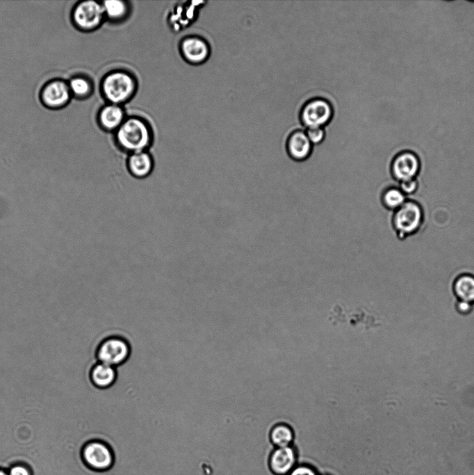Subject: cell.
I'll return each instance as SVG.
<instances>
[{
	"label": "cell",
	"mask_w": 474,
	"mask_h": 475,
	"mask_svg": "<svg viewBox=\"0 0 474 475\" xmlns=\"http://www.w3.org/2000/svg\"><path fill=\"white\" fill-rule=\"evenodd\" d=\"M117 145L123 150L131 153L147 151L152 140L151 129L141 118L131 117L125 119L115 131Z\"/></svg>",
	"instance_id": "6da1fadb"
},
{
	"label": "cell",
	"mask_w": 474,
	"mask_h": 475,
	"mask_svg": "<svg viewBox=\"0 0 474 475\" xmlns=\"http://www.w3.org/2000/svg\"><path fill=\"white\" fill-rule=\"evenodd\" d=\"M101 91L109 104L121 106L135 94L136 81L129 73L115 70L107 74L101 81Z\"/></svg>",
	"instance_id": "7a4b0ae2"
},
{
	"label": "cell",
	"mask_w": 474,
	"mask_h": 475,
	"mask_svg": "<svg viewBox=\"0 0 474 475\" xmlns=\"http://www.w3.org/2000/svg\"><path fill=\"white\" fill-rule=\"evenodd\" d=\"M82 459L92 470L106 472L110 469L115 460L111 446L104 440L93 439L88 441L81 451Z\"/></svg>",
	"instance_id": "3957f363"
},
{
	"label": "cell",
	"mask_w": 474,
	"mask_h": 475,
	"mask_svg": "<svg viewBox=\"0 0 474 475\" xmlns=\"http://www.w3.org/2000/svg\"><path fill=\"white\" fill-rule=\"evenodd\" d=\"M423 216L420 206L414 201H406L396 209L393 218V225L399 237L404 239L416 232L422 224Z\"/></svg>",
	"instance_id": "277c9868"
},
{
	"label": "cell",
	"mask_w": 474,
	"mask_h": 475,
	"mask_svg": "<svg viewBox=\"0 0 474 475\" xmlns=\"http://www.w3.org/2000/svg\"><path fill=\"white\" fill-rule=\"evenodd\" d=\"M333 115V108L330 102L322 97H313L302 106L300 111V120L307 128L322 127L330 121Z\"/></svg>",
	"instance_id": "5b68a950"
},
{
	"label": "cell",
	"mask_w": 474,
	"mask_h": 475,
	"mask_svg": "<svg viewBox=\"0 0 474 475\" xmlns=\"http://www.w3.org/2000/svg\"><path fill=\"white\" fill-rule=\"evenodd\" d=\"M130 355V346L124 339L112 337L104 339L99 345L96 357L99 362L114 367L124 364Z\"/></svg>",
	"instance_id": "8992f818"
},
{
	"label": "cell",
	"mask_w": 474,
	"mask_h": 475,
	"mask_svg": "<svg viewBox=\"0 0 474 475\" xmlns=\"http://www.w3.org/2000/svg\"><path fill=\"white\" fill-rule=\"evenodd\" d=\"M104 17L102 4L95 1H80L72 11L74 24L83 31H92L98 28Z\"/></svg>",
	"instance_id": "52a82bcc"
},
{
	"label": "cell",
	"mask_w": 474,
	"mask_h": 475,
	"mask_svg": "<svg viewBox=\"0 0 474 475\" xmlns=\"http://www.w3.org/2000/svg\"><path fill=\"white\" fill-rule=\"evenodd\" d=\"M420 167L418 155L410 150H404L397 154L391 166V170L395 179L401 182L415 179Z\"/></svg>",
	"instance_id": "ba28073f"
},
{
	"label": "cell",
	"mask_w": 474,
	"mask_h": 475,
	"mask_svg": "<svg viewBox=\"0 0 474 475\" xmlns=\"http://www.w3.org/2000/svg\"><path fill=\"white\" fill-rule=\"evenodd\" d=\"M297 465V451L293 445L275 447L268 458V466L275 475H288Z\"/></svg>",
	"instance_id": "9c48e42d"
},
{
	"label": "cell",
	"mask_w": 474,
	"mask_h": 475,
	"mask_svg": "<svg viewBox=\"0 0 474 475\" xmlns=\"http://www.w3.org/2000/svg\"><path fill=\"white\" fill-rule=\"evenodd\" d=\"M71 95L68 83L63 80L56 79L44 86L40 97L46 106L58 108L69 102Z\"/></svg>",
	"instance_id": "30bf717a"
},
{
	"label": "cell",
	"mask_w": 474,
	"mask_h": 475,
	"mask_svg": "<svg viewBox=\"0 0 474 475\" xmlns=\"http://www.w3.org/2000/svg\"><path fill=\"white\" fill-rule=\"evenodd\" d=\"M180 51L184 59L192 64L204 63L210 54L209 44L197 36L183 38L180 44Z\"/></svg>",
	"instance_id": "8fae6325"
},
{
	"label": "cell",
	"mask_w": 474,
	"mask_h": 475,
	"mask_svg": "<svg viewBox=\"0 0 474 475\" xmlns=\"http://www.w3.org/2000/svg\"><path fill=\"white\" fill-rule=\"evenodd\" d=\"M313 144L309 140L306 131L297 129L288 137L286 150L291 159L297 161L306 160L311 154Z\"/></svg>",
	"instance_id": "7c38bea8"
},
{
	"label": "cell",
	"mask_w": 474,
	"mask_h": 475,
	"mask_svg": "<svg viewBox=\"0 0 474 475\" xmlns=\"http://www.w3.org/2000/svg\"><path fill=\"white\" fill-rule=\"evenodd\" d=\"M126 167L134 177L143 179L148 177L154 168V160L147 151L131 153L128 156Z\"/></svg>",
	"instance_id": "4fadbf2b"
},
{
	"label": "cell",
	"mask_w": 474,
	"mask_h": 475,
	"mask_svg": "<svg viewBox=\"0 0 474 475\" xmlns=\"http://www.w3.org/2000/svg\"><path fill=\"white\" fill-rule=\"evenodd\" d=\"M117 376L115 367L98 362L90 369L89 378L95 387L105 389L115 383Z\"/></svg>",
	"instance_id": "5bb4252c"
},
{
	"label": "cell",
	"mask_w": 474,
	"mask_h": 475,
	"mask_svg": "<svg viewBox=\"0 0 474 475\" xmlns=\"http://www.w3.org/2000/svg\"><path fill=\"white\" fill-rule=\"evenodd\" d=\"M125 113L120 105L108 104L99 112L100 126L107 131H116L125 120Z\"/></svg>",
	"instance_id": "9a60e30c"
},
{
	"label": "cell",
	"mask_w": 474,
	"mask_h": 475,
	"mask_svg": "<svg viewBox=\"0 0 474 475\" xmlns=\"http://www.w3.org/2000/svg\"><path fill=\"white\" fill-rule=\"evenodd\" d=\"M453 290L461 301L473 303L474 302V276L462 274L455 281Z\"/></svg>",
	"instance_id": "2e32d148"
},
{
	"label": "cell",
	"mask_w": 474,
	"mask_h": 475,
	"mask_svg": "<svg viewBox=\"0 0 474 475\" xmlns=\"http://www.w3.org/2000/svg\"><path fill=\"white\" fill-rule=\"evenodd\" d=\"M294 440L293 430L286 424H277L270 430V440L275 447L292 446Z\"/></svg>",
	"instance_id": "e0dca14e"
},
{
	"label": "cell",
	"mask_w": 474,
	"mask_h": 475,
	"mask_svg": "<svg viewBox=\"0 0 474 475\" xmlns=\"http://www.w3.org/2000/svg\"><path fill=\"white\" fill-rule=\"evenodd\" d=\"M105 17L115 22L122 20L129 12V6L126 1L120 0H107L102 2Z\"/></svg>",
	"instance_id": "ac0fdd59"
},
{
	"label": "cell",
	"mask_w": 474,
	"mask_h": 475,
	"mask_svg": "<svg viewBox=\"0 0 474 475\" xmlns=\"http://www.w3.org/2000/svg\"><path fill=\"white\" fill-rule=\"evenodd\" d=\"M382 202L386 208L396 210L406 202V197L400 188L391 187L383 192Z\"/></svg>",
	"instance_id": "d6986e66"
},
{
	"label": "cell",
	"mask_w": 474,
	"mask_h": 475,
	"mask_svg": "<svg viewBox=\"0 0 474 475\" xmlns=\"http://www.w3.org/2000/svg\"><path fill=\"white\" fill-rule=\"evenodd\" d=\"M68 85L72 95L79 98L90 95L92 89V83L88 79L81 76L72 77Z\"/></svg>",
	"instance_id": "ffe728a7"
},
{
	"label": "cell",
	"mask_w": 474,
	"mask_h": 475,
	"mask_svg": "<svg viewBox=\"0 0 474 475\" xmlns=\"http://www.w3.org/2000/svg\"><path fill=\"white\" fill-rule=\"evenodd\" d=\"M306 134L312 144L321 143L325 136L324 129L320 127L307 128Z\"/></svg>",
	"instance_id": "44dd1931"
},
{
	"label": "cell",
	"mask_w": 474,
	"mask_h": 475,
	"mask_svg": "<svg viewBox=\"0 0 474 475\" xmlns=\"http://www.w3.org/2000/svg\"><path fill=\"white\" fill-rule=\"evenodd\" d=\"M288 475H320L312 466L307 464H297Z\"/></svg>",
	"instance_id": "7402d4cb"
},
{
	"label": "cell",
	"mask_w": 474,
	"mask_h": 475,
	"mask_svg": "<svg viewBox=\"0 0 474 475\" xmlns=\"http://www.w3.org/2000/svg\"><path fill=\"white\" fill-rule=\"evenodd\" d=\"M8 475H32L31 469L22 463L13 464L8 469Z\"/></svg>",
	"instance_id": "603a6c76"
},
{
	"label": "cell",
	"mask_w": 474,
	"mask_h": 475,
	"mask_svg": "<svg viewBox=\"0 0 474 475\" xmlns=\"http://www.w3.org/2000/svg\"><path fill=\"white\" fill-rule=\"evenodd\" d=\"M418 184L416 179H409L400 182V189L404 194L414 193L418 188Z\"/></svg>",
	"instance_id": "cb8c5ba5"
},
{
	"label": "cell",
	"mask_w": 474,
	"mask_h": 475,
	"mask_svg": "<svg viewBox=\"0 0 474 475\" xmlns=\"http://www.w3.org/2000/svg\"><path fill=\"white\" fill-rule=\"evenodd\" d=\"M457 310L462 314L469 313L472 309L471 303L459 300L457 304Z\"/></svg>",
	"instance_id": "d4e9b609"
},
{
	"label": "cell",
	"mask_w": 474,
	"mask_h": 475,
	"mask_svg": "<svg viewBox=\"0 0 474 475\" xmlns=\"http://www.w3.org/2000/svg\"><path fill=\"white\" fill-rule=\"evenodd\" d=\"M0 475H8V470L0 468Z\"/></svg>",
	"instance_id": "484cf974"
}]
</instances>
